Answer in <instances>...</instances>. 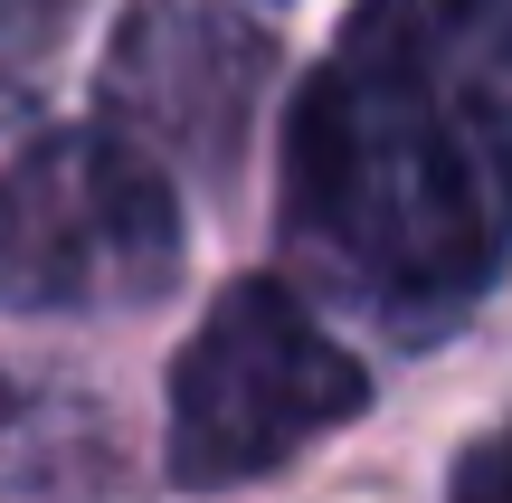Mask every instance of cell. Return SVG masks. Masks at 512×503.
<instances>
[{
  "instance_id": "obj_2",
  "label": "cell",
  "mask_w": 512,
  "mask_h": 503,
  "mask_svg": "<svg viewBox=\"0 0 512 503\" xmlns=\"http://www.w3.org/2000/svg\"><path fill=\"white\" fill-rule=\"evenodd\" d=\"M181 285V190L133 133L67 124L0 171V304L133 314Z\"/></svg>"
},
{
  "instance_id": "obj_4",
  "label": "cell",
  "mask_w": 512,
  "mask_h": 503,
  "mask_svg": "<svg viewBox=\"0 0 512 503\" xmlns=\"http://www.w3.org/2000/svg\"><path fill=\"white\" fill-rule=\"evenodd\" d=\"M266 86H275V38L228 0H133L95 67L105 124L133 133L152 162L171 152L190 171H228L247 152Z\"/></svg>"
},
{
  "instance_id": "obj_6",
  "label": "cell",
  "mask_w": 512,
  "mask_h": 503,
  "mask_svg": "<svg viewBox=\"0 0 512 503\" xmlns=\"http://www.w3.org/2000/svg\"><path fill=\"white\" fill-rule=\"evenodd\" d=\"M456 503H503V437H475L456 456Z\"/></svg>"
},
{
  "instance_id": "obj_3",
  "label": "cell",
  "mask_w": 512,
  "mask_h": 503,
  "mask_svg": "<svg viewBox=\"0 0 512 503\" xmlns=\"http://www.w3.org/2000/svg\"><path fill=\"white\" fill-rule=\"evenodd\" d=\"M370 409V371L275 276H238L171 361V485H256Z\"/></svg>"
},
{
  "instance_id": "obj_5",
  "label": "cell",
  "mask_w": 512,
  "mask_h": 503,
  "mask_svg": "<svg viewBox=\"0 0 512 503\" xmlns=\"http://www.w3.org/2000/svg\"><path fill=\"white\" fill-rule=\"evenodd\" d=\"M76 10H86V0H0V124L38 105V86H48L57 48H67Z\"/></svg>"
},
{
  "instance_id": "obj_1",
  "label": "cell",
  "mask_w": 512,
  "mask_h": 503,
  "mask_svg": "<svg viewBox=\"0 0 512 503\" xmlns=\"http://www.w3.org/2000/svg\"><path fill=\"white\" fill-rule=\"evenodd\" d=\"M503 10L361 0L285 114V238L399 342L456 333L503 266Z\"/></svg>"
}]
</instances>
